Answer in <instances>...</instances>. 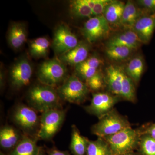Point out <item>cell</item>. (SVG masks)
<instances>
[{"mask_svg": "<svg viewBox=\"0 0 155 155\" xmlns=\"http://www.w3.org/2000/svg\"><path fill=\"white\" fill-rule=\"evenodd\" d=\"M38 139L23 133L18 144L8 154L5 155H37L40 147L37 144Z\"/></svg>", "mask_w": 155, "mask_h": 155, "instance_id": "obj_19", "label": "cell"}, {"mask_svg": "<svg viewBox=\"0 0 155 155\" xmlns=\"http://www.w3.org/2000/svg\"><path fill=\"white\" fill-rule=\"evenodd\" d=\"M85 83L90 91H94V93L100 92L106 87L105 76L99 71L87 80Z\"/></svg>", "mask_w": 155, "mask_h": 155, "instance_id": "obj_30", "label": "cell"}, {"mask_svg": "<svg viewBox=\"0 0 155 155\" xmlns=\"http://www.w3.org/2000/svg\"><path fill=\"white\" fill-rule=\"evenodd\" d=\"M142 135L144 134L155 139V123L147 124L140 127Z\"/></svg>", "mask_w": 155, "mask_h": 155, "instance_id": "obj_33", "label": "cell"}, {"mask_svg": "<svg viewBox=\"0 0 155 155\" xmlns=\"http://www.w3.org/2000/svg\"><path fill=\"white\" fill-rule=\"evenodd\" d=\"M33 69L30 61L25 56H22L13 64L10 69L9 78L11 86L19 90L30 83Z\"/></svg>", "mask_w": 155, "mask_h": 155, "instance_id": "obj_9", "label": "cell"}, {"mask_svg": "<svg viewBox=\"0 0 155 155\" xmlns=\"http://www.w3.org/2000/svg\"><path fill=\"white\" fill-rule=\"evenodd\" d=\"M79 42L77 37L65 24H61L54 32L52 47L57 56L62 55L77 46Z\"/></svg>", "mask_w": 155, "mask_h": 155, "instance_id": "obj_10", "label": "cell"}, {"mask_svg": "<svg viewBox=\"0 0 155 155\" xmlns=\"http://www.w3.org/2000/svg\"><path fill=\"white\" fill-rule=\"evenodd\" d=\"M110 31V24L102 15L90 18L84 23L82 33L89 42L93 43L107 36Z\"/></svg>", "mask_w": 155, "mask_h": 155, "instance_id": "obj_11", "label": "cell"}, {"mask_svg": "<svg viewBox=\"0 0 155 155\" xmlns=\"http://www.w3.org/2000/svg\"><path fill=\"white\" fill-rule=\"evenodd\" d=\"M137 3L145 9L147 13H155V0H139L137 1Z\"/></svg>", "mask_w": 155, "mask_h": 155, "instance_id": "obj_32", "label": "cell"}, {"mask_svg": "<svg viewBox=\"0 0 155 155\" xmlns=\"http://www.w3.org/2000/svg\"><path fill=\"white\" fill-rule=\"evenodd\" d=\"M86 155H113V154L107 141L103 138L98 137L96 140H90Z\"/></svg>", "mask_w": 155, "mask_h": 155, "instance_id": "obj_25", "label": "cell"}, {"mask_svg": "<svg viewBox=\"0 0 155 155\" xmlns=\"http://www.w3.org/2000/svg\"><path fill=\"white\" fill-rule=\"evenodd\" d=\"M87 5L92 10L95 5L96 0H84Z\"/></svg>", "mask_w": 155, "mask_h": 155, "instance_id": "obj_36", "label": "cell"}, {"mask_svg": "<svg viewBox=\"0 0 155 155\" xmlns=\"http://www.w3.org/2000/svg\"><path fill=\"white\" fill-rule=\"evenodd\" d=\"M66 114V110L62 108L52 109L41 113L37 134L38 140H51L63 125Z\"/></svg>", "mask_w": 155, "mask_h": 155, "instance_id": "obj_6", "label": "cell"}, {"mask_svg": "<svg viewBox=\"0 0 155 155\" xmlns=\"http://www.w3.org/2000/svg\"><path fill=\"white\" fill-rule=\"evenodd\" d=\"M141 135L140 127H130L103 138L109 144L113 155H122L137 150Z\"/></svg>", "mask_w": 155, "mask_h": 155, "instance_id": "obj_2", "label": "cell"}, {"mask_svg": "<svg viewBox=\"0 0 155 155\" xmlns=\"http://www.w3.org/2000/svg\"><path fill=\"white\" fill-rule=\"evenodd\" d=\"M57 90L62 101L76 104L84 103L90 91L86 83L75 75L68 76Z\"/></svg>", "mask_w": 155, "mask_h": 155, "instance_id": "obj_5", "label": "cell"}, {"mask_svg": "<svg viewBox=\"0 0 155 155\" xmlns=\"http://www.w3.org/2000/svg\"><path fill=\"white\" fill-rule=\"evenodd\" d=\"M37 76L40 83L54 87L60 86L68 77L66 65L56 58L43 62L38 67Z\"/></svg>", "mask_w": 155, "mask_h": 155, "instance_id": "obj_4", "label": "cell"}, {"mask_svg": "<svg viewBox=\"0 0 155 155\" xmlns=\"http://www.w3.org/2000/svg\"><path fill=\"white\" fill-rule=\"evenodd\" d=\"M141 44L137 34L132 29H130L113 37L108 41L107 47L122 46L134 50L137 49Z\"/></svg>", "mask_w": 155, "mask_h": 155, "instance_id": "obj_17", "label": "cell"}, {"mask_svg": "<svg viewBox=\"0 0 155 155\" xmlns=\"http://www.w3.org/2000/svg\"><path fill=\"white\" fill-rule=\"evenodd\" d=\"M23 133L16 127L6 125L0 130V145L2 149L11 152L22 139Z\"/></svg>", "mask_w": 155, "mask_h": 155, "instance_id": "obj_14", "label": "cell"}, {"mask_svg": "<svg viewBox=\"0 0 155 155\" xmlns=\"http://www.w3.org/2000/svg\"><path fill=\"white\" fill-rule=\"evenodd\" d=\"M133 50L130 48L122 46L107 47L106 54L111 60L120 61L128 58Z\"/></svg>", "mask_w": 155, "mask_h": 155, "instance_id": "obj_28", "label": "cell"}, {"mask_svg": "<svg viewBox=\"0 0 155 155\" xmlns=\"http://www.w3.org/2000/svg\"><path fill=\"white\" fill-rule=\"evenodd\" d=\"M37 155H48L46 151L42 147H40L38 153Z\"/></svg>", "mask_w": 155, "mask_h": 155, "instance_id": "obj_37", "label": "cell"}, {"mask_svg": "<svg viewBox=\"0 0 155 155\" xmlns=\"http://www.w3.org/2000/svg\"><path fill=\"white\" fill-rule=\"evenodd\" d=\"M37 112L30 106L19 104L12 112V120L23 133L37 137L40 124Z\"/></svg>", "mask_w": 155, "mask_h": 155, "instance_id": "obj_7", "label": "cell"}, {"mask_svg": "<svg viewBox=\"0 0 155 155\" xmlns=\"http://www.w3.org/2000/svg\"><path fill=\"white\" fill-rule=\"evenodd\" d=\"M50 45L51 43L47 38H38L30 42L29 45V54L32 58H45L48 54Z\"/></svg>", "mask_w": 155, "mask_h": 155, "instance_id": "obj_24", "label": "cell"}, {"mask_svg": "<svg viewBox=\"0 0 155 155\" xmlns=\"http://www.w3.org/2000/svg\"><path fill=\"white\" fill-rule=\"evenodd\" d=\"M69 9L71 14L76 18H91V16H93L92 11L85 3L84 0L71 1Z\"/></svg>", "mask_w": 155, "mask_h": 155, "instance_id": "obj_27", "label": "cell"}, {"mask_svg": "<svg viewBox=\"0 0 155 155\" xmlns=\"http://www.w3.org/2000/svg\"><path fill=\"white\" fill-rule=\"evenodd\" d=\"M102 63V60L98 56H91L75 66V75L85 82L98 71V69Z\"/></svg>", "mask_w": 155, "mask_h": 155, "instance_id": "obj_16", "label": "cell"}, {"mask_svg": "<svg viewBox=\"0 0 155 155\" xmlns=\"http://www.w3.org/2000/svg\"><path fill=\"white\" fill-rule=\"evenodd\" d=\"M112 0H96L95 5L93 8V16L102 15L108 5L112 2Z\"/></svg>", "mask_w": 155, "mask_h": 155, "instance_id": "obj_31", "label": "cell"}, {"mask_svg": "<svg viewBox=\"0 0 155 155\" xmlns=\"http://www.w3.org/2000/svg\"><path fill=\"white\" fill-rule=\"evenodd\" d=\"M89 46L84 42H79L75 48L59 56L58 59L65 65L75 66L82 63L88 58Z\"/></svg>", "mask_w": 155, "mask_h": 155, "instance_id": "obj_15", "label": "cell"}, {"mask_svg": "<svg viewBox=\"0 0 155 155\" xmlns=\"http://www.w3.org/2000/svg\"><path fill=\"white\" fill-rule=\"evenodd\" d=\"M136 84L125 73L123 75L122 80L121 97L122 100H125L130 102L134 103L136 102Z\"/></svg>", "mask_w": 155, "mask_h": 155, "instance_id": "obj_26", "label": "cell"}, {"mask_svg": "<svg viewBox=\"0 0 155 155\" xmlns=\"http://www.w3.org/2000/svg\"><path fill=\"white\" fill-rule=\"evenodd\" d=\"M125 4L119 1H113L107 6L103 15L109 24L120 25Z\"/></svg>", "mask_w": 155, "mask_h": 155, "instance_id": "obj_22", "label": "cell"}, {"mask_svg": "<svg viewBox=\"0 0 155 155\" xmlns=\"http://www.w3.org/2000/svg\"><path fill=\"white\" fill-rule=\"evenodd\" d=\"M28 106L37 112L42 113L62 108L61 101L55 87L40 83L31 87L26 95Z\"/></svg>", "mask_w": 155, "mask_h": 155, "instance_id": "obj_1", "label": "cell"}, {"mask_svg": "<svg viewBox=\"0 0 155 155\" xmlns=\"http://www.w3.org/2000/svg\"><path fill=\"white\" fill-rule=\"evenodd\" d=\"M48 155H70L67 151H61L56 148L48 149L46 150Z\"/></svg>", "mask_w": 155, "mask_h": 155, "instance_id": "obj_34", "label": "cell"}, {"mask_svg": "<svg viewBox=\"0 0 155 155\" xmlns=\"http://www.w3.org/2000/svg\"><path fill=\"white\" fill-rule=\"evenodd\" d=\"M124 72L125 70L121 67L110 65L106 69L104 75L108 92L121 99Z\"/></svg>", "mask_w": 155, "mask_h": 155, "instance_id": "obj_13", "label": "cell"}, {"mask_svg": "<svg viewBox=\"0 0 155 155\" xmlns=\"http://www.w3.org/2000/svg\"><path fill=\"white\" fill-rule=\"evenodd\" d=\"M71 138L69 149L73 155H86L90 140L81 135L75 125L72 126Z\"/></svg>", "mask_w": 155, "mask_h": 155, "instance_id": "obj_20", "label": "cell"}, {"mask_svg": "<svg viewBox=\"0 0 155 155\" xmlns=\"http://www.w3.org/2000/svg\"><path fill=\"white\" fill-rule=\"evenodd\" d=\"M27 37L26 26L22 22L12 23L8 33V41L11 48L19 49L25 44Z\"/></svg>", "mask_w": 155, "mask_h": 155, "instance_id": "obj_18", "label": "cell"}, {"mask_svg": "<svg viewBox=\"0 0 155 155\" xmlns=\"http://www.w3.org/2000/svg\"><path fill=\"white\" fill-rule=\"evenodd\" d=\"M122 155H141L138 152L136 153L134 152H130L129 153H127L125 154Z\"/></svg>", "mask_w": 155, "mask_h": 155, "instance_id": "obj_38", "label": "cell"}, {"mask_svg": "<svg viewBox=\"0 0 155 155\" xmlns=\"http://www.w3.org/2000/svg\"><path fill=\"white\" fill-rule=\"evenodd\" d=\"M137 152L141 155H155V139L147 135H141Z\"/></svg>", "mask_w": 155, "mask_h": 155, "instance_id": "obj_29", "label": "cell"}, {"mask_svg": "<svg viewBox=\"0 0 155 155\" xmlns=\"http://www.w3.org/2000/svg\"><path fill=\"white\" fill-rule=\"evenodd\" d=\"M142 13L133 2L127 1L125 5L120 25L128 29H132L137 21L142 16H140Z\"/></svg>", "mask_w": 155, "mask_h": 155, "instance_id": "obj_21", "label": "cell"}, {"mask_svg": "<svg viewBox=\"0 0 155 155\" xmlns=\"http://www.w3.org/2000/svg\"><path fill=\"white\" fill-rule=\"evenodd\" d=\"M145 64L143 58L136 56L132 58L124 69L126 74L133 81L136 85L138 84L144 72Z\"/></svg>", "mask_w": 155, "mask_h": 155, "instance_id": "obj_23", "label": "cell"}, {"mask_svg": "<svg viewBox=\"0 0 155 155\" xmlns=\"http://www.w3.org/2000/svg\"><path fill=\"white\" fill-rule=\"evenodd\" d=\"M121 100L109 92H97L93 93L90 104L84 108L88 114L99 119L112 110L115 105Z\"/></svg>", "mask_w": 155, "mask_h": 155, "instance_id": "obj_8", "label": "cell"}, {"mask_svg": "<svg viewBox=\"0 0 155 155\" xmlns=\"http://www.w3.org/2000/svg\"><path fill=\"white\" fill-rule=\"evenodd\" d=\"M132 29L137 34L142 43H148L155 30V13L142 16L136 22Z\"/></svg>", "mask_w": 155, "mask_h": 155, "instance_id": "obj_12", "label": "cell"}, {"mask_svg": "<svg viewBox=\"0 0 155 155\" xmlns=\"http://www.w3.org/2000/svg\"><path fill=\"white\" fill-rule=\"evenodd\" d=\"M130 127L131 125L126 117L119 114L114 108L91 126V132L98 137L104 138Z\"/></svg>", "mask_w": 155, "mask_h": 155, "instance_id": "obj_3", "label": "cell"}, {"mask_svg": "<svg viewBox=\"0 0 155 155\" xmlns=\"http://www.w3.org/2000/svg\"><path fill=\"white\" fill-rule=\"evenodd\" d=\"M5 73L4 72L3 67H1L0 71V86L1 89H3L5 83Z\"/></svg>", "mask_w": 155, "mask_h": 155, "instance_id": "obj_35", "label": "cell"}]
</instances>
